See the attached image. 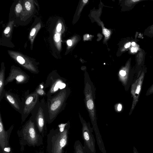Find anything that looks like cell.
Masks as SVG:
<instances>
[{
  "instance_id": "cell-1",
  "label": "cell",
  "mask_w": 153,
  "mask_h": 153,
  "mask_svg": "<svg viewBox=\"0 0 153 153\" xmlns=\"http://www.w3.org/2000/svg\"><path fill=\"white\" fill-rule=\"evenodd\" d=\"M70 127L69 123H61L58 128L51 130V136L48 140V150L49 153H64L67 145Z\"/></svg>"
},
{
  "instance_id": "cell-2",
  "label": "cell",
  "mask_w": 153,
  "mask_h": 153,
  "mask_svg": "<svg viewBox=\"0 0 153 153\" xmlns=\"http://www.w3.org/2000/svg\"><path fill=\"white\" fill-rule=\"evenodd\" d=\"M69 92V89L66 88L54 96L47 98L45 110L48 123H51L64 109Z\"/></svg>"
},
{
  "instance_id": "cell-3",
  "label": "cell",
  "mask_w": 153,
  "mask_h": 153,
  "mask_svg": "<svg viewBox=\"0 0 153 153\" xmlns=\"http://www.w3.org/2000/svg\"><path fill=\"white\" fill-rule=\"evenodd\" d=\"M66 87L63 79L56 71H52L48 74L45 83V90H47V98L54 96Z\"/></svg>"
},
{
  "instance_id": "cell-4",
  "label": "cell",
  "mask_w": 153,
  "mask_h": 153,
  "mask_svg": "<svg viewBox=\"0 0 153 153\" xmlns=\"http://www.w3.org/2000/svg\"><path fill=\"white\" fill-rule=\"evenodd\" d=\"M35 122L31 116L23 126L20 131L24 140L32 146H38L41 143V136L37 133Z\"/></svg>"
},
{
  "instance_id": "cell-5",
  "label": "cell",
  "mask_w": 153,
  "mask_h": 153,
  "mask_svg": "<svg viewBox=\"0 0 153 153\" xmlns=\"http://www.w3.org/2000/svg\"><path fill=\"white\" fill-rule=\"evenodd\" d=\"M46 103L45 98L42 99L30 113L34 120L37 130L42 134L46 129L47 123L45 110Z\"/></svg>"
},
{
  "instance_id": "cell-6",
  "label": "cell",
  "mask_w": 153,
  "mask_h": 153,
  "mask_svg": "<svg viewBox=\"0 0 153 153\" xmlns=\"http://www.w3.org/2000/svg\"><path fill=\"white\" fill-rule=\"evenodd\" d=\"M22 100V123L24 122L39 101V96L35 91L30 93L29 90L25 92Z\"/></svg>"
},
{
  "instance_id": "cell-7",
  "label": "cell",
  "mask_w": 153,
  "mask_h": 153,
  "mask_svg": "<svg viewBox=\"0 0 153 153\" xmlns=\"http://www.w3.org/2000/svg\"><path fill=\"white\" fill-rule=\"evenodd\" d=\"M82 124V134L84 147L87 153H96L95 139L93 133V128L90 124L80 118Z\"/></svg>"
},
{
  "instance_id": "cell-8",
  "label": "cell",
  "mask_w": 153,
  "mask_h": 153,
  "mask_svg": "<svg viewBox=\"0 0 153 153\" xmlns=\"http://www.w3.org/2000/svg\"><path fill=\"white\" fill-rule=\"evenodd\" d=\"M85 94L86 105L90 114L93 129L94 131L96 136L99 137L101 135V134L97 122L91 87L88 82L85 85Z\"/></svg>"
},
{
  "instance_id": "cell-9",
  "label": "cell",
  "mask_w": 153,
  "mask_h": 153,
  "mask_svg": "<svg viewBox=\"0 0 153 153\" xmlns=\"http://www.w3.org/2000/svg\"><path fill=\"white\" fill-rule=\"evenodd\" d=\"M146 72V71L143 70L141 71L140 75L136 76L131 85V93L133 97V100L129 115L132 114L138 101Z\"/></svg>"
},
{
  "instance_id": "cell-10",
  "label": "cell",
  "mask_w": 153,
  "mask_h": 153,
  "mask_svg": "<svg viewBox=\"0 0 153 153\" xmlns=\"http://www.w3.org/2000/svg\"><path fill=\"white\" fill-rule=\"evenodd\" d=\"M29 79V76L24 71L19 69L13 68L5 79L4 85H6L14 80L18 84H25L28 82Z\"/></svg>"
},
{
  "instance_id": "cell-11",
  "label": "cell",
  "mask_w": 153,
  "mask_h": 153,
  "mask_svg": "<svg viewBox=\"0 0 153 153\" xmlns=\"http://www.w3.org/2000/svg\"><path fill=\"white\" fill-rule=\"evenodd\" d=\"M4 98L16 111L21 114H22V100L17 95L9 91H6Z\"/></svg>"
},
{
  "instance_id": "cell-12",
  "label": "cell",
  "mask_w": 153,
  "mask_h": 153,
  "mask_svg": "<svg viewBox=\"0 0 153 153\" xmlns=\"http://www.w3.org/2000/svg\"><path fill=\"white\" fill-rule=\"evenodd\" d=\"M134 74L133 71H130L128 69H123L120 71L119 78L126 90H128L131 85Z\"/></svg>"
},
{
  "instance_id": "cell-13",
  "label": "cell",
  "mask_w": 153,
  "mask_h": 153,
  "mask_svg": "<svg viewBox=\"0 0 153 153\" xmlns=\"http://www.w3.org/2000/svg\"><path fill=\"white\" fill-rule=\"evenodd\" d=\"M10 128L7 131H6L4 128L1 113L0 112V146L2 151L4 148L7 147L8 132Z\"/></svg>"
},
{
  "instance_id": "cell-14",
  "label": "cell",
  "mask_w": 153,
  "mask_h": 153,
  "mask_svg": "<svg viewBox=\"0 0 153 153\" xmlns=\"http://www.w3.org/2000/svg\"><path fill=\"white\" fill-rule=\"evenodd\" d=\"M5 70L2 68L0 71V102L4 98L6 90L4 89L5 86Z\"/></svg>"
},
{
  "instance_id": "cell-15",
  "label": "cell",
  "mask_w": 153,
  "mask_h": 153,
  "mask_svg": "<svg viewBox=\"0 0 153 153\" xmlns=\"http://www.w3.org/2000/svg\"><path fill=\"white\" fill-rule=\"evenodd\" d=\"M74 148V153H87L81 142L79 140L75 142Z\"/></svg>"
},
{
  "instance_id": "cell-16",
  "label": "cell",
  "mask_w": 153,
  "mask_h": 153,
  "mask_svg": "<svg viewBox=\"0 0 153 153\" xmlns=\"http://www.w3.org/2000/svg\"><path fill=\"white\" fill-rule=\"evenodd\" d=\"M39 96H44L47 95L46 92L45 87V83H41L34 91Z\"/></svg>"
},
{
  "instance_id": "cell-17",
  "label": "cell",
  "mask_w": 153,
  "mask_h": 153,
  "mask_svg": "<svg viewBox=\"0 0 153 153\" xmlns=\"http://www.w3.org/2000/svg\"><path fill=\"white\" fill-rule=\"evenodd\" d=\"M153 94V83L149 87L147 91L146 95L148 96Z\"/></svg>"
},
{
  "instance_id": "cell-18",
  "label": "cell",
  "mask_w": 153,
  "mask_h": 153,
  "mask_svg": "<svg viewBox=\"0 0 153 153\" xmlns=\"http://www.w3.org/2000/svg\"><path fill=\"white\" fill-rule=\"evenodd\" d=\"M17 60L18 62L21 65H24L25 62V60L21 56H18L17 57Z\"/></svg>"
},
{
  "instance_id": "cell-19",
  "label": "cell",
  "mask_w": 153,
  "mask_h": 153,
  "mask_svg": "<svg viewBox=\"0 0 153 153\" xmlns=\"http://www.w3.org/2000/svg\"><path fill=\"white\" fill-rule=\"evenodd\" d=\"M22 9L21 5L20 4H17L16 7V10L18 13H19L22 11Z\"/></svg>"
},
{
  "instance_id": "cell-20",
  "label": "cell",
  "mask_w": 153,
  "mask_h": 153,
  "mask_svg": "<svg viewBox=\"0 0 153 153\" xmlns=\"http://www.w3.org/2000/svg\"><path fill=\"white\" fill-rule=\"evenodd\" d=\"M103 34L106 37L110 35V33L109 30L105 28L103 29Z\"/></svg>"
},
{
  "instance_id": "cell-21",
  "label": "cell",
  "mask_w": 153,
  "mask_h": 153,
  "mask_svg": "<svg viewBox=\"0 0 153 153\" xmlns=\"http://www.w3.org/2000/svg\"><path fill=\"white\" fill-rule=\"evenodd\" d=\"M53 39L55 42H59L60 39L59 34L58 33L55 34L54 36Z\"/></svg>"
},
{
  "instance_id": "cell-22",
  "label": "cell",
  "mask_w": 153,
  "mask_h": 153,
  "mask_svg": "<svg viewBox=\"0 0 153 153\" xmlns=\"http://www.w3.org/2000/svg\"><path fill=\"white\" fill-rule=\"evenodd\" d=\"M25 7L28 10H30V9L31 5L29 2L27 1L25 4Z\"/></svg>"
},
{
  "instance_id": "cell-23",
  "label": "cell",
  "mask_w": 153,
  "mask_h": 153,
  "mask_svg": "<svg viewBox=\"0 0 153 153\" xmlns=\"http://www.w3.org/2000/svg\"><path fill=\"white\" fill-rule=\"evenodd\" d=\"M62 28V25L61 23H59L57 25L56 27V30L57 32H60L61 29Z\"/></svg>"
},
{
  "instance_id": "cell-24",
  "label": "cell",
  "mask_w": 153,
  "mask_h": 153,
  "mask_svg": "<svg viewBox=\"0 0 153 153\" xmlns=\"http://www.w3.org/2000/svg\"><path fill=\"white\" fill-rule=\"evenodd\" d=\"M117 110L118 111H120L122 110V105L120 103H119L117 106Z\"/></svg>"
},
{
  "instance_id": "cell-25",
  "label": "cell",
  "mask_w": 153,
  "mask_h": 153,
  "mask_svg": "<svg viewBox=\"0 0 153 153\" xmlns=\"http://www.w3.org/2000/svg\"><path fill=\"white\" fill-rule=\"evenodd\" d=\"M10 151V147H6L4 148V151L3 152H9Z\"/></svg>"
},
{
  "instance_id": "cell-26",
  "label": "cell",
  "mask_w": 153,
  "mask_h": 153,
  "mask_svg": "<svg viewBox=\"0 0 153 153\" xmlns=\"http://www.w3.org/2000/svg\"><path fill=\"white\" fill-rule=\"evenodd\" d=\"M36 32V29L34 28H33L31 30L30 33V35L31 36H33L35 34Z\"/></svg>"
},
{
  "instance_id": "cell-27",
  "label": "cell",
  "mask_w": 153,
  "mask_h": 153,
  "mask_svg": "<svg viewBox=\"0 0 153 153\" xmlns=\"http://www.w3.org/2000/svg\"><path fill=\"white\" fill-rule=\"evenodd\" d=\"M10 28L9 27H7L5 30L4 31V33H5L7 34V33L10 31Z\"/></svg>"
},
{
  "instance_id": "cell-28",
  "label": "cell",
  "mask_w": 153,
  "mask_h": 153,
  "mask_svg": "<svg viewBox=\"0 0 153 153\" xmlns=\"http://www.w3.org/2000/svg\"><path fill=\"white\" fill-rule=\"evenodd\" d=\"M131 42H128L127 43H126V44H125L124 45V47L125 48H127L128 47H129L131 45Z\"/></svg>"
},
{
  "instance_id": "cell-29",
  "label": "cell",
  "mask_w": 153,
  "mask_h": 153,
  "mask_svg": "<svg viewBox=\"0 0 153 153\" xmlns=\"http://www.w3.org/2000/svg\"><path fill=\"white\" fill-rule=\"evenodd\" d=\"M67 43L68 45L69 46H71L72 44V42L71 40H68L67 41Z\"/></svg>"
},
{
  "instance_id": "cell-30",
  "label": "cell",
  "mask_w": 153,
  "mask_h": 153,
  "mask_svg": "<svg viewBox=\"0 0 153 153\" xmlns=\"http://www.w3.org/2000/svg\"><path fill=\"white\" fill-rule=\"evenodd\" d=\"M137 50V48H132L131 49V51L133 52L134 51H136Z\"/></svg>"
},
{
  "instance_id": "cell-31",
  "label": "cell",
  "mask_w": 153,
  "mask_h": 153,
  "mask_svg": "<svg viewBox=\"0 0 153 153\" xmlns=\"http://www.w3.org/2000/svg\"><path fill=\"white\" fill-rule=\"evenodd\" d=\"M88 1V0H83V1L84 3H86L87 1Z\"/></svg>"
},
{
  "instance_id": "cell-32",
  "label": "cell",
  "mask_w": 153,
  "mask_h": 153,
  "mask_svg": "<svg viewBox=\"0 0 153 153\" xmlns=\"http://www.w3.org/2000/svg\"><path fill=\"white\" fill-rule=\"evenodd\" d=\"M135 45V43L134 42H132V43H131V45H132V46H134Z\"/></svg>"
},
{
  "instance_id": "cell-33",
  "label": "cell",
  "mask_w": 153,
  "mask_h": 153,
  "mask_svg": "<svg viewBox=\"0 0 153 153\" xmlns=\"http://www.w3.org/2000/svg\"><path fill=\"white\" fill-rule=\"evenodd\" d=\"M3 152V153H8V152Z\"/></svg>"
}]
</instances>
